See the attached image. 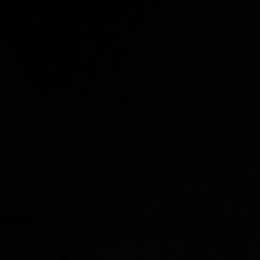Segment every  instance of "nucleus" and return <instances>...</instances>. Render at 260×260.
<instances>
[]
</instances>
